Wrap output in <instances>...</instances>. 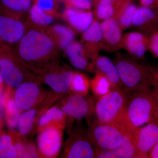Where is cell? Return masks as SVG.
I'll return each mask as SVG.
<instances>
[{
	"instance_id": "cell-9",
	"label": "cell",
	"mask_w": 158,
	"mask_h": 158,
	"mask_svg": "<svg viewBox=\"0 0 158 158\" xmlns=\"http://www.w3.org/2000/svg\"><path fill=\"white\" fill-rule=\"evenodd\" d=\"M97 99L94 96L70 94L60 108L67 117L80 121L93 113Z\"/></svg>"
},
{
	"instance_id": "cell-39",
	"label": "cell",
	"mask_w": 158,
	"mask_h": 158,
	"mask_svg": "<svg viewBox=\"0 0 158 158\" xmlns=\"http://www.w3.org/2000/svg\"><path fill=\"white\" fill-rule=\"evenodd\" d=\"M141 6L149 7L152 9L156 8L157 0H140Z\"/></svg>"
},
{
	"instance_id": "cell-3",
	"label": "cell",
	"mask_w": 158,
	"mask_h": 158,
	"mask_svg": "<svg viewBox=\"0 0 158 158\" xmlns=\"http://www.w3.org/2000/svg\"><path fill=\"white\" fill-rule=\"evenodd\" d=\"M128 98V93L123 88H112L109 93L99 97L92 113L95 117L94 122L114 125L119 127Z\"/></svg>"
},
{
	"instance_id": "cell-6",
	"label": "cell",
	"mask_w": 158,
	"mask_h": 158,
	"mask_svg": "<svg viewBox=\"0 0 158 158\" xmlns=\"http://www.w3.org/2000/svg\"><path fill=\"white\" fill-rule=\"evenodd\" d=\"M88 138L95 148L113 150L121 144L123 132L114 125L93 122L87 131Z\"/></svg>"
},
{
	"instance_id": "cell-14",
	"label": "cell",
	"mask_w": 158,
	"mask_h": 158,
	"mask_svg": "<svg viewBox=\"0 0 158 158\" xmlns=\"http://www.w3.org/2000/svg\"><path fill=\"white\" fill-rule=\"evenodd\" d=\"M132 26L148 37L158 32V9L142 6L137 8Z\"/></svg>"
},
{
	"instance_id": "cell-29",
	"label": "cell",
	"mask_w": 158,
	"mask_h": 158,
	"mask_svg": "<svg viewBox=\"0 0 158 158\" xmlns=\"http://www.w3.org/2000/svg\"><path fill=\"white\" fill-rule=\"evenodd\" d=\"M37 116V110L32 108L23 111L21 114L18 124L19 132L21 135H27L33 128Z\"/></svg>"
},
{
	"instance_id": "cell-24",
	"label": "cell",
	"mask_w": 158,
	"mask_h": 158,
	"mask_svg": "<svg viewBox=\"0 0 158 158\" xmlns=\"http://www.w3.org/2000/svg\"><path fill=\"white\" fill-rule=\"evenodd\" d=\"M48 29L60 49H64L73 41L75 33L71 28L57 24L52 27H48Z\"/></svg>"
},
{
	"instance_id": "cell-22",
	"label": "cell",
	"mask_w": 158,
	"mask_h": 158,
	"mask_svg": "<svg viewBox=\"0 0 158 158\" xmlns=\"http://www.w3.org/2000/svg\"><path fill=\"white\" fill-rule=\"evenodd\" d=\"M33 2L34 0H0V12L23 18Z\"/></svg>"
},
{
	"instance_id": "cell-1",
	"label": "cell",
	"mask_w": 158,
	"mask_h": 158,
	"mask_svg": "<svg viewBox=\"0 0 158 158\" xmlns=\"http://www.w3.org/2000/svg\"><path fill=\"white\" fill-rule=\"evenodd\" d=\"M11 48L23 65L38 73L57 64L60 49L48 27L35 25L29 21L25 34Z\"/></svg>"
},
{
	"instance_id": "cell-43",
	"label": "cell",
	"mask_w": 158,
	"mask_h": 158,
	"mask_svg": "<svg viewBox=\"0 0 158 158\" xmlns=\"http://www.w3.org/2000/svg\"><path fill=\"white\" fill-rule=\"evenodd\" d=\"M153 121H155L156 123L158 125V106L157 108L156 111L155 113V116L154 119Z\"/></svg>"
},
{
	"instance_id": "cell-41",
	"label": "cell",
	"mask_w": 158,
	"mask_h": 158,
	"mask_svg": "<svg viewBox=\"0 0 158 158\" xmlns=\"http://www.w3.org/2000/svg\"><path fill=\"white\" fill-rule=\"evenodd\" d=\"M5 98L3 97L2 90L0 89V112H2L5 107Z\"/></svg>"
},
{
	"instance_id": "cell-35",
	"label": "cell",
	"mask_w": 158,
	"mask_h": 158,
	"mask_svg": "<svg viewBox=\"0 0 158 158\" xmlns=\"http://www.w3.org/2000/svg\"><path fill=\"white\" fill-rule=\"evenodd\" d=\"M148 50L155 58L158 59V32L149 37Z\"/></svg>"
},
{
	"instance_id": "cell-42",
	"label": "cell",
	"mask_w": 158,
	"mask_h": 158,
	"mask_svg": "<svg viewBox=\"0 0 158 158\" xmlns=\"http://www.w3.org/2000/svg\"><path fill=\"white\" fill-rule=\"evenodd\" d=\"M114 3L118 4L120 6L123 5L125 3H127V0H109Z\"/></svg>"
},
{
	"instance_id": "cell-45",
	"label": "cell",
	"mask_w": 158,
	"mask_h": 158,
	"mask_svg": "<svg viewBox=\"0 0 158 158\" xmlns=\"http://www.w3.org/2000/svg\"><path fill=\"white\" fill-rule=\"evenodd\" d=\"M94 1H95V2H97V3H98V2H99L100 1H101V0H94Z\"/></svg>"
},
{
	"instance_id": "cell-31",
	"label": "cell",
	"mask_w": 158,
	"mask_h": 158,
	"mask_svg": "<svg viewBox=\"0 0 158 158\" xmlns=\"http://www.w3.org/2000/svg\"><path fill=\"white\" fill-rule=\"evenodd\" d=\"M17 157V150L11 137L6 135L1 136L0 138V158Z\"/></svg>"
},
{
	"instance_id": "cell-33",
	"label": "cell",
	"mask_w": 158,
	"mask_h": 158,
	"mask_svg": "<svg viewBox=\"0 0 158 158\" xmlns=\"http://www.w3.org/2000/svg\"><path fill=\"white\" fill-rule=\"evenodd\" d=\"M65 8H73L81 10L90 11L92 8L90 0H65Z\"/></svg>"
},
{
	"instance_id": "cell-47",
	"label": "cell",
	"mask_w": 158,
	"mask_h": 158,
	"mask_svg": "<svg viewBox=\"0 0 158 158\" xmlns=\"http://www.w3.org/2000/svg\"><path fill=\"white\" fill-rule=\"evenodd\" d=\"M57 1H63V2H64L65 1V0H56Z\"/></svg>"
},
{
	"instance_id": "cell-27",
	"label": "cell",
	"mask_w": 158,
	"mask_h": 158,
	"mask_svg": "<svg viewBox=\"0 0 158 158\" xmlns=\"http://www.w3.org/2000/svg\"><path fill=\"white\" fill-rule=\"evenodd\" d=\"M121 6L109 0H101L93 12L94 16L98 20L113 18Z\"/></svg>"
},
{
	"instance_id": "cell-44",
	"label": "cell",
	"mask_w": 158,
	"mask_h": 158,
	"mask_svg": "<svg viewBox=\"0 0 158 158\" xmlns=\"http://www.w3.org/2000/svg\"><path fill=\"white\" fill-rule=\"evenodd\" d=\"M3 82H4V80H3V76L1 72H0V85L2 84Z\"/></svg>"
},
{
	"instance_id": "cell-2",
	"label": "cell",
	"mask_w": 158,
	"mask_h": 158,
	"mask_svg": "<svg viewBox=\"0 0 158 158\" xmlns=\"http://www.w3.org/2000/svg\"><path fill=\"white\" fill-rule=\"evenodd\" d=\"M158 106V94L153 88L129 92L119 128L135 133L144 125L153 121Z\"/></svg>"
},
{
	"instance_id": "cell-13",
	"label": "cell",
	"mask_w": 158,
	"mask_h": 158,
	"mask_svg": "<svg viewBox=\"0 0 158 158\" xmlns=\"http://www.w3.org/2000/svg\"><path fill=\"white\" fill-rule=\"evenodd\" d=\"M135 144L138 158H148L153 147L158 142V125L152 121L135 133Z\"/></svg>"
},
{
	"instance_id": "cell-18",
	"label": "cell",
	"mask_w": 158,
	"mask_h": 158,
	"mask_svg": "<svg viewBox=\"0 0 158 158\" xmlns=\"http://www.w3.org/2000/svg\"><path fill=\"white\" fill-rule=\"evenodd\" d=\"M148 44L149 37L139 31L129 32L123 36L122 48L135 59H144Z\"/></svg>"
},
{
	"instance_id": "cell-40",
	"label": "cell",
	"mask_w": 158,
	"mask_h": 158,
	"mask_svg": "<svg viewBox=\"0 0 158 158\" xmlns=\"http://www.w3.org/2000/svg\"><path fill=\"white\" fill-rule=\"evenodd\" d=\"M148 158H158V142L150 152Z\"/></svg>"
},
{
	"instance_id": "cell-25",
	"label": "cell",
	"mask_w": 158,
	"mask_h": 158,
	"mask_svg": "<svg viewBox=\"0 0 158 158\" xmlns=\"http://www.w3.org/2000/svg\"><path fill=\"white\" fill-rule=\"evenodd\" d=\"M137 8L135 4L130 2L125 3L117 10L113 18L122 30L131 27L133 17Z\"/></svg>"
},
{
	"instance_id": "cell-36",
	"label": "cell",
	"mask_w": 158,
	"mask_h": 158,
	"mask_svg": "<svg viewBox=\"0 0 158 158\" xmlns=\"http://www.w3.org/2000/svg\"><path fill=\"white\" fill-rule=\"evenodd\" d=\"M146 66L151 77L153 88L158 94V66L150 65Z\"/></svg>"
},
{
	"instance_id": "cell-11",
	"label": "cell",
	"mask_w": 158,
	"mask_h": 158,
	"mask_svg": "<svg viewBox=\"0 0 158 158\" xmlns=\"http://www.w3.org/2000/svg\"><path fill=\"white\" fill-rule=\"evenodd\" d=\"M64 156L68 158H96V149L89 140L87 132L78 128L71 133Z\"/></svg>"
},
{
	"instance_id": "cell-50",
	"label": "cell",
	"mask_w": 158,
	"mask_h": 158,
	"mask_svg": "<svg viewBox=\"0 0 158 158\" xmlns=\"http://www.w3.org/2000/svg\"><path fill=\"white\" fill-rule=\"evenodd\" d=\"M157 9H158V8H157Z\"/></svg>"
},
{
	"instance_id": "cell-7",
	"label": "cell",
	"mask_w": 158,
	"mask_h": 158,
	"mask_svg": "<svg viewBox=\"0 0 158 158\" xmlns=\"http://www.w3.org/2000/svg\"><path fill=\"white\" fill-rule=\"evenodd\" d=\"M29 21L0 12V46L13 47L25 34Z\"/></svg>"
},
{
	"instance_id": "cell-21",
	"label": "cell",
	"mask_w": 158,
	"mask_h": 158,
	"mask_svg": "<svg viewBox=\"0 0 158 158\" xmlns=\"http://www.w3.org/2000/svg\"><path fill=\"white\" fill-rule=\"evenodd\" d=\"M66 115L61 108L53 106L49 108L38 119L37 130L38 132L52 126L59 127L64 128L66 121Z\"/></svg>"
},
{
	"instance_id": "cell-17",
	"label": "cell",
	"mask_w": 158,
	"mask_h": 158,
	"mask_svg": "<svg viewBox=\"0 0 158 158\" xmlns=\"http://www.w3.org/2000/svg\"><path fill=\"white\" fill-rule=\"evenodd\" d=\"M81 44L92 59L95 60L101 51L103 50L101 23L94 19L93 22L83 32Z\"/></svg>"
},
{
	"instance_id": "cell-4",
	"label": "cell",
	"mask_w": 158,
	"mask_h": 158,
	"mask_svg": "<svg viewBox=\"0 0 158 158\" xmlns=\"http://www.w3.org/2000/svg\"><path fill=\"white\" fill-rule=\"evenodd\" d=\"M123 88L128 92L147 88H153L152 80L146 65L118 53L114 59Z\"/></svg>"
},
{
	"instance_id": "cell-8",
	"label": "cell",
	"mask_w": 158,
	"mask_h": 158,
	"mask_svg": "<svg viewBox=\"0 0 158 158\" xmlns=\"http://www.w3.org/2000/svg\"><path fill=\"white\" fill-rule=\"evenodd\" d=\"M63 128L52 126L39 132L37 148L39 156L44 158H56L59 156L63 143Z\"/></svg>"
},
{
	"instance_id": "cell-23",
	"label": "cell",
	"mask_w": 158,
	"mask_h": 158,
	"mask_svg": "<svg viewBox=\"0 0 158 158\" xmlns=\"http://www.w3.org/2000/svg\"><path fill=\"white\" fill-rule=\"evenodd\" d=\"M123 139L121 144L113 152L115 158H138L135 144V133L122 130Z\"/></svg>"
},
{
	"instance_id": "cell-5",
	"label": "cell",
	"mask_w": 158,
	"mask_h": 158,
	"mask_svg": "<svg viewBox=\"0 0 158 158\" xmlns=\"http://www.w3.org/2000/svg\"><path fill=\"white\" fill-rule=\"evenodd\" d=\"M15 56L11 47L0 46V72L4 82L11 88H16L23 82L29 81L26 66H21L22 64L19 59L15 60Z\"/></svg>"
},
{
	"instance_id": "cell-28",
	"label": "cell",
	"mask_w": 158,
	"mask_h": 158,
	"mask_svg": "<svg viewBox=\"0 0 158 158\" xmlns=\"http://www.w3.org/2000/svg\"><path fill=\"white\" fill-rule=\"evenodd\" d=\"M90 88V81L86 75L74 71L71 85V94L87 95Z\"/></svg>"
},
{
	"instance_id": "cell-12",
	"label": "cell",
	"mask_w": 158,
	"mask_h": 158,
	"mask_svg": "<svg viewBox=\"0 0 158 158\" xmlns=\"http://www.w3.org/2000/svg\"><path fill=\"white\" fill-rule=\"evenodd\" d=\"M42 90L33 80L23 82L16 88L14 99L22 112L34 108L42 99Z\"/></svg>"
},
{
	"instance_id": "cell-20",
	"label": "cell",
	"mask_w": 158,
	"mask_h": 158,
	"mask_svg": "<svg viewBox=\"0 0 158 158\" xmlns=\"http://www.w3.org/2000/svg\"><path fill=\"white\" fill-rule=\"evenodd\" d=\"M94 72L103 75L110 82L112 88H123L115 63L108 57L98 56L94 62Z\"/></svg>"
},
{
	"instance_id": "cell-38",
	"label": "cell",
	"mask_w": 158,
	"mask_h": 158,
	"mask_svg": "<svg viewBox=\"0 0 158 158\" xmlns=\"http://www.w3.org/2000/svg\"><path fill=\"white\" fill-rule=\"evenodd\" d=\"M95 149H96V158H115L113 150L98 148H95Z\"/></svg>"
},
{
	"instance_id": "cell-46",
	"label": "cell",
	"mask_w": 158,
	"mask_h": 158,
	"mask_svg": "<svg viewBox=\"0 0 158 158\" xmlns=\"http://www.w3.org/2000/svg\"><path fill=\"white\" fill-rule=\"evenodd\" d=\"M156 8H158V0H157V2Z\"/></svg>"
},
{
	"instance_id": "cell-26",
	"label": "cell",
	"mask_w": 158,
	"mask_h": 158,
	"mask_svg": "<svg viewBox=\"0 0 158 158\" xmlns=\"http://www.w3.org/2000/svg\"><path fill=\"white\" fill-rule=\"evenodd\" d=\"M30 23L35 25L47 27L54 22L56 15L49 14L40 9L34 3L29 12Z\"/></svg>"
},
{
	"instance_id": "cell-19",
	"label": "cell",
	"mask_w": 158,
	"mask_h": 158,
	"mask_svg": "<svg viewBox=\"0 0 158 158\" xmlns=\"http://www.w3.org/2000/svg\"><path fill=\"white\" fill-rule=\"evenodd\" d=\"M62 16L71 28L78 32L85 31L94 19L93 13L91 11L69 7L65 8Z\"/></svg>"
},
{
	"instance_id": "cell-34",
	"label": "cell",
	"mask_w": 158,
	"mask_h": 158,
	"mask_svg": "<svg viewBox=\"0 0 158 158\" xmlns=\"http://www.w3.org/2000/svg\"><path fill=\"white\" fill-rule=\"evenodd\" d=\"M56 0H36L34 2L44 11L57 16Z\"/></svg>"
},
{
	"instance_id": "cell-37",
	"label": "cell",
	"mask_w": 158,
	"mask_h": 158,
	"mask_svg": "<svg viewBox=\"0 0 158 158\" xmlns=\"http://www.w3.org/2000/svg\"><path fill=\"white\" fill-rule=\"evenodd\" d=\"M6 106L8 116L21 113L22 111L19 108L14 99L9 100L5 105V107Z\"/></svg>"
},
{
	"instance_id": "cell-10",
	"label": "cell",
	"mask_w": 158,
	"mask_h": 158,
	"mask_svg": "<svg viewBox=\"0 0 158 158\" xmlns=\"http://www.w3.org/2000/svg\"><path fill=\"white\" fill-rule=\"evenodd\" d=\"M74 71L69 67H59L57 64L46 69L40 73L43 81L55 93L69 92Z\"/></svg>"
},
{
	"instance_id": "cell-32",
	"label": "cell",
	"mask_w": 158,
	"mask_h": 158,
	"mask_svg": "<svg viewBox=\"0 0 158 158\" xmlns=\"http://www.w3.org/2000/svg\"><path fill=\"white\" fill-rule=\"evenodd\" d=\"M18 157L38 158L39 154L37 147L32 143L18 142L15 143Z\"/></svg>"
},
{
	"instance_id": "cell-16",
	"label": "cell",
	"mask_w": 158,
	"mask_h": 158,
	"mask_svg": "<svg viewBox=\"0 0 158 158\" xmlns=\"http://www.w3.org/2000/svg\"><path fill=\"white\" fill-rule=\"evenodd\" d=\"M64 49L73 67L79 70L94 72L95 61L89 56L81 43L73 40Z\"/></svg>"
},
{
	"instance_id": "cell-48",
	"label": "cell",
	"mask_w": 158,
	"mask_h": 158,
	"mask_svg": "<svg viewBox=\"0 0 158 158\" xmlns=\"http://www.w3.org/2000/svg\"><path fill=\"white\" fill-rule=\"evenodd\" d=\"M131 0H127V2H131Z\"/></svg>"
},
{
	"instance_id": "cell-15",
	"label": "cell",
	"mask_w": 158,
	"mask_h": 158,
	"mask_svg": "<svg viewBox=\"0 0 158 158\" xmlns=\"http://www.w3.org/2000/svg\"><path fill=\"white\" fill-rule=\"evenodd\" d=\"M103 50L114 52L122 48V29L114 18L104 20L101 23Z\"/></svg>"
},
{
	"instance_id": "cell-30",
	"label": "cell",
	"mask_w": 158,
	"mask_h": 158,
	"mask_svg": "<svg viewBox=\"0 0 158 158\" xmlns=\"http://www.w3.org/2000/svg\"><path fill=\"white\" fill-rule=\"evenodd\" d=\"M90 88L94 96L98 98L109 93L112 87L110 82L103 75L95 73V76L90 81Z\"/></svg>"
},
{
	"instance_id": "cell-49",
	"label": "cell",
	"mask_w": 158,
	"mask_h": 158,
	"mask_svg": "<svg viewBox=\"0 0 158 158\" xmlns=\"http://www.w3.org/2000/svg\"><path fill=\"white\" fill-rule=\"evenodd\" d=\"M36 1V0H34V2H35V1Z\"/></svg>"
}]
</instances>
